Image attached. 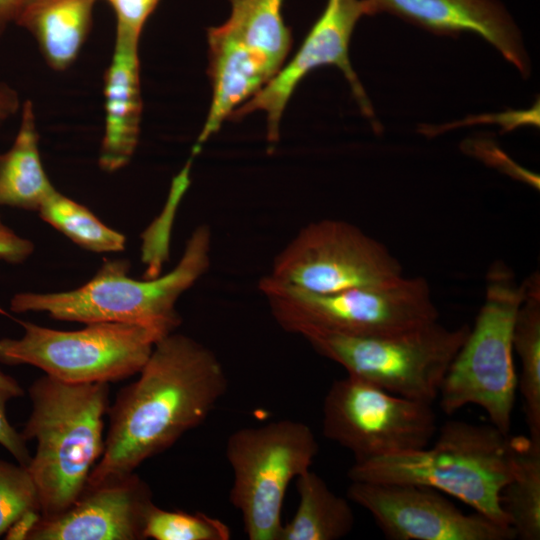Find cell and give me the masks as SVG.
<instances>
[{"mask_svg":"<svg viewBox=\"0 0 540 540\" xmlns=\"http://www.w3.org/2000/svg\"><path fill=\"white\" fill-rule=\"evenodd\" d=\"M138 374L109 405L104 451L89 485L130 474L170 448L206 420L228 386L215 353L175 331L156 342Z\"/></svg>","mask_w":540,"mask_h":540,"instance_id":"6da1fadb","label":"cell"},{"mask_svg":"<svg viewBox=\"0 0 540 540\" xmlns=\"http://www.w3.org/2000/svg\"><path fill=\"white\" fill-rule=\"evenodd\" d=\"M318 451L311 428L294 420L245 427L229 436L225 450L233 472L229 497L250 540H279L289 484L310 469Z\"/></svg>","mask_w":540,"mask_h":540,"instance_id":"ba28073f","label":"cell"},{"mask_svg":"<svg viewBox=\"0 0 540 540\" xmlns=\"http://www.w3.org/2000/svg\"><path fill=\"white\" fill-rule=\"evenodd\" d=\"M154 504L149 485L135 472L95 485L51 518L37 517L26 540H143L147 513Z\"/></svg>","mask_w":540,"mask_h":540,"instance_id":"5bb4252c","label":"cell"},{"mask_svg":"<svg viewBox=\"0 0 540 540\" xmlns=\"http://www.w3.org/2000/svg\"><path fill=\"white\" fill-rule=\"evenodd\" d=\"M143 535L144 539L154 540H229L231 530L220 519L205 513L165 510L153 504Z\"/></svg>","mask_w":540,"mask_h":540,"instance_id":"d4e9b609","label":"cell"},{"mask_svg":"<svg viewBox=\"0 0 540 540\" xmlns=\"http://www.w3.org/2000/svg\"><path fill=\"white\" fill-rule=\"evenodd\" d=\"M515 469L501 493V505L515 538L540 539V441L515 436Z\"/></svg>","mask_w":540,"mask_h":540,"instance_id":"603a6c76","label":"cell"},{"mask_svg":"<svg viewBox=\"0 0 540 540\" xmlns=\"http://www.w3.org/2000/svg\"><path fill=\"white\" fill-rule=\"evenodd\" d=\"M207 42L212 99L191 157L272 78L263 62L223 24L207 29Z\"/></svg>","mask_w":540,"mask_h":540,"instance_id":"e0dca14e","label":"cell"},{"mask_svg":"<svg viewBox=\"0 0 540 540\" xmlns=\"http://www.w3.org/2000/svg\"><path fill=\"white\" fill-rule=\"evenodd\" d=\"M258 288L276 322L300 336L309 332L391 335L438 321L439 317L423 277L404 276L385 287L319 294L268 275L260 279Z\"/></svg>","mask_w":540,"mask_h":540,"instance_id":"8992f818","label":"cell"},{"mask_svg":"<svg viewBox=\"0 0 540 540\" xmlns=\"http://www.w3.org/2000/svg\"><path fill=\"white\" fill-rule=\"evenodd\" d=\"M139 38L116 30L114 51L105 74V129L99 165L107 172L126 166L139 140L142 114Z\"/></svg>","mask_w":540,"mask_h":540,"instance_id":"2e32d148","label":"cell"},{"mask_svg":"<svg viewBox=\"0 0 540 540\" xmlns=\"http://www.w3.org/2000/svg\"><path fill=\"white\" fill-rule=\"evenodd\" d=\"M376 10L370 0H328L324 11L312 26L294 57L231 118L238 120L263 111L267 116V140H279L283 112L298 83L313 69L334 65L347 79L362 114L374 118L372 105L349 58V43L356 23Z\"/></svg>","mask_w":540,"mask_h":540,"instance_id":"4fadbf2b","label":"cell"},{"mask_svg":"<svg viewBox=\"0 0 540 540\" xmlns=\"http://www.w3.org/2000/svg\"><path fill=\"white\" fill-rule=\"evenodd\" d=\"M269 275L319 294L385 287L404 277L385 245L335 219L303 227L276 256Z\"/></svg>","mask_w":540,"mask_h":540,"instance_id":"8fae6325","label":"cell"},{"mask_svg":"<svg viewBox=\"0 0 540 540\" xmlns=\"http://www.w3.org/2000/svg\"><path fill=\"white\" fill-rule=\"evenodd\" d=\"M24 333L0 339V362L31 365L70 383H111L138 374L157 341L166 335L142 325L88 323L63 331L18 321Z\"/></svg>","mask_w":540,"mask_h":540,"instance_id":"9c48e42d","label":"cell"},{"mask_svg":"<svg viewBox=\"0 0 540 540\" xmlns=\"http://www.w3.org/2000/svg\"><path fill=\"white\" fill-rule=\"evenodd\" d=\"M33 514H40V501L27 467L0 460V536Z\"/></svg>","mask_w":540,"mask_h":540,"instance_id":"484cf974","label":"cell"},{"mask_svg":"<svg viewBox=\"0 0 540 540\" xmlns=\"http://www.w3.org/2000/svg\"><path fill=\"white\" fill-rule=\"evenodd\" d=\"M470 326L448 328L438 321L391 335L352 336L309 332L302 337L347 375L392 394L433 403Z\"/></svg>","mask_w":540,"mask_h":540,"instance_id":"52a82bcc","label":"cell"},{"mask_svg":"<svg viewBox=\"0 0 540 540\" xmlns=\"http://www.w3.org/2000/svg\"><path fill=\"white\" fill-rule=\"evenodd\" d=\"M522 297L513 270L505 262H493L475 323L439 388V405L447 415L474 404L486 412L492 425L509 434L518 385L512 336Z\"/></svg>","mask_w":540,"mask_h":540,"instance_id":"5b68a950","label":"cell"},{"mask_svg":"<svg viewBox=\"0 0 540 540\" xmlns=\"http://www.w3.org/2000/svg\"><path fill=\"white\" fill-rule=\"evenodd\" d=\"M323 435L355 462L427 447L437 432L432 404L392 394L353 376L336 380L323 402Z\"/></svg>","mask_w":540,"mask_h":540,"instance_id":"30bf717a","label":"cell"},{"mask_svg":"<svg viewBox=\"0 0 540 540\" xmlns=\"http://www.w3.org/2000/svg\"><path fill=\"white\" fill-rule=\"evenodd\" d=\"M55 191L42 165L33 104L26 100L16 137L0 154V206L38 211Z\"/></svg>","mask_w":540,"mask_h":540,"instance_id":"d6986e66","label":"cell"},{"mask_svg":"<svg viewBox=\"0 0 540 540\" xmlns=\"http://www.w3.org/2000/svg\"><path fill=\"white\" fill-rule=\"evenodd\" d=\"M231 13L223 24L265 65L272 77L291 48L290 29L282 16L283 0H229Z\"/></svg>","mask_w":540,"mask_h":540,"instance_id":"7402d4cb","label":"cell"},{"mask_svg":"<svg viewBox=\"0 0 540 540\" xmlns=\"http://www.w3.org/2000/svg\"><path fill=\"white\" fill-rule=\"evenodd\" d=\"M34 251V244L8 227L0 217V261L19 264Z\"/></svg>","mask_w":540,"mask_h":540,"instance_id":"f1b7e54d","label":"cell"},{"mask_svg":"<svg viewBox=\"0 0 540 540\" xmlns=\"http://www.w3.org/2000/svg\"><path fill=\"white\" fill-rule=\"evenodd\" d=\"M515 469V438L492 424L446 421L431 446L354 462L351 481L423 485L510 526L501 493Z\"/></svg>","mask_w":540,"mask_h":540,"instance_id":"3957f363","label":"cell"},{"mask_svg":"<svg viewBox=\"0 0 540 540\" xmlns=\"http://www.w3.org/2000/svg\"><path fill=\"white\" fill-rule=\"evenodd\" d=\"M19 109L20 99L17 91L5 82L0 81V126Z\"/></svg>","mask_w":540,"mask_h":540,"instance_id":"f546056e","label":"cell"},{"mask_svg":"<svg viewBox=\"0 0 540 540\" xmlns=\"http://www.w3.org/2000/svg\"><path fill=\"white\" fill-rule=\"evenodd\" d=\"M107 1L111 2L112 0H107Z\"/></svg>","mask_w":540,"mask_h":540,"instance_id":"d6a6232c","label":"cell"},{"mask_svg":"<svg viewBox=\"0 0 540 540\" xmlns=\"http://www.w3.org/2000/svg\"><path fill=\"white\" fill-rule=\"evenodd\" d=\"M523 297L513 326V350L521 362L518 387L523 397L529 437L540 441V275L521 283Z\"/></svg>","mask_w":540,"mask_h":540,"instance_id":"44dd1931","label":"cell"},{"mask_svg":"<svg viewBox=\"0 0 540 540\" xmlns=\"http://www.w3.org/2000/svg\"><path fill=\"white\" fill-rule=\"evenodd\" d=\"M23 0H0V36L15 21Z\"/></svg>","mask_w":540,"mask_h":540,"instance_id":"4dcf8cb0","label":"cell"},{"mask_svg":"<svg viewBox=\"0 0 540 540\" xmlns=\"http://www.w3.org/2000/svg\"><path fill=\"white\" fill-rule=\"evenodd\" d=\"M109 393V383H70L48 375L30 385L32 410L21 434L37 444L27 469L38 492L40 517L61 514L86 487L104 451Z\"/></svg>","mask_w":540,"mask_h":540,"instance_id":"7a4b0ae2","label":"cell"},{"mask_svg":"<svg viewBox=\"0 0 540 540\" xmlns=\"http://www.w3.org/2000/svg\"><path fill=\"white\" fill-rule=\"evenodd\" d=\"M6 403L7 401L0 397V445L14 457L17 463L27 467L32 455L21 432H18L7 418Z\"/></svg>","mask_w":540,"mask_h":540,"instance_id":"83f0119b","label":"cell"},{"mask_svg":"<svg viewBox=\"0 0 540 540\" xmlns=\"http://www.w3.org/2000/svg\"><path fill=\"white\" fill-rule=\"evenodd\" d=\"M376 13L387 12L441 35L471 32L493 45L523 75L529 60L520 32L496 0H370Z\"/></svg>","mask_w":540,"mask_h":540,"instance_id":"9a60e30c","label":"cell"},{"mask_svg":"<svg viewBox=\"0 0 540 540\" xmlns=\"http://www.w3.org/2000/svg\"><path fill=\"white\" fill-rule=\"evenodd\" d=\"M348 499L366 509L391 540H511L515 533L486 516L464 513L431 487L351 481Z\"/></svg>","mask_w":540,"mask_h":540,"instance_id":"7c38bea8","label":"cell"},{"mask_svg":"<svg viewBox=\"0 0 540 540\" xmlns=\"http://www.w3.org/2000/svg\"><path fill=\"white\" fill-rule=\"evenodd\" d=\"M210 251L211 232L202 224L191 233L176 266L163 276L137 280L128 276V261L109 259L80 287L65 292L17 293L10 309L15 313L43 312L55 320L84 324H137L168 335L181 323L176 303L207 272Z\"/></svg>","mask_w":540,"mask_h":540,"instance_id":"277c9868","label":"cell"},{"mask_svg":"<svg viewBox=\"0 0 540 540\" xmlns=\"http://www.w3.org/2000/svg\"><path fill=\"white\" fill-rule=\"evenodd\" d=\"M96 0H23L14 23L35 39L46 63L67 69L91 28Z\"/></svg>","mask_w":540,"mask_h":540,"instance_id":"ac0fdd59","label":"cell"},{"mask_svg":"<svg viewBox=\"0 0 540 540\" xmlns=\"http://www.w3.org/2000/svg\"><path fill=\"white\" fill-rule=\"evenodd\" d=\"M473 153L485 163L500 169L513 178L528 183L537 190L539 189V177L520 167L498 148L478 145L474 147Z\"/></svg>","mask_w":540,"mask_h":540,"instance_id":"4316f807","label":"cell"},{"mask_svg":"<svg viewBox=\"0 0 540 540\" xmlns=\"http://www.w3.org/2000/svg\"><path fill=\"white\" fill-rule=\"evenodd\" d=\"M295 480L299 503L279 540H338L353 530L355 515L347 499L311 469Z\"/></svg>","mask_w":540,"mask_h":540,"instance_id":"ffe728a7","label":"cell"},{"mask_svg":"<svg viewBox=\"0 0 540 540\" xmlns=\"http://www.w3.org/2000/svg\"><path fill=\"white\" fill-rule=\"evenodd\" d=\"M43 221L63 233L78 246L96 253L125 249L126 237L105 225L87 207L53 192L38 209Z\"/></svg>","mask_w":540,"mask_h":540,"instance_id":"cb8c5ba5","label":"cell"},{"mask_svg":"<svg viewBox=\"0 0 540 540\" xmlns=\"http://www.w3.org/2000/svg\"><path fill=\"white\" fill-rule=\"evenodd\" d=\"M24 395V390L16 379L0 370V397L5 401Z\"/></svg>","mask_w":540,"mask_h":540,"instance_id":"1f68e13d","label":"cell"}]
</instances>
